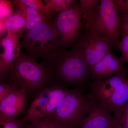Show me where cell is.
I'll use <instances>...</instances> for the list:
<instances>
[{
  "instance_id": "obj_1",
  "label": "cell",
  "mask_w": 128,
  "mask_h": 128,
  "mask_svg": "<svg viewBox=\"0 0 128 128\" xmlns=\"http://www.w3.org/2000/svg\"><path fill=\"white\" fill-rule=\"evenodd\" d=\"M42 62L51 70L52 85L83 88L90 82V69L82 56L74 48L70 50L59 48Z\"/></svg>"
},
{
  "instance_id": "obj_2",
  "label": "cell",
  "mask_w": 128,
  "mask_h": 128,
  "mask_svg": "<svg viewBox=\"0 0 128 128\" xmlns=\"http://www.w3.org/2000/svg\"><path fill=\"white\" fill-rule=\"evenodd\" d=\"M51 70L41 62L21 52L13 61L9 70V82L25 89L28 97L34 98L52 81Z\"/></svg>"
},
{
  "instance_id": "obj_3",
  "label": "cell",
  "mask_w": 128,
  "mask_h": 128,
  "mask_svg": "<svg viewBox=\"0 0 128 128\" xmlns=\"http://www.w3.org/2000/svg\"><path fill=\"white\" fill-rule=\"evenodd\" d=\"M58 41V33L52 19L24 32L20 43L28 57L35 60L38 58L43 60L60 48Z\"/></svg>"
},
{
  "instance_id": "obj_4",
  "label": "cell",
  "mask_w": 128,
  "mask_h": 128,
  "mask_svg": "<svg viewBox=\"0 0 128 128\" xmlns=\"http://www.w3.org/2000/svg\"><path fill=\"white\" fill-rule=\"evenodd\" d=\"M91 108L90 101L85 95L82 88L70 90L49 117L64 128H78L82 118Z\"/></svg>"
},
{
  "instance_id": "obj_5",
  "label": "cell",
  "mask_w": 128,
  "mask_h": 128,
  "mask_svg": "<svg viewBox=\"0 0 128 128\" xmlns=\"http://www.w3.org/2000/svg\"><path fill=\"white\" fill-rule=\"evenodd\" d=\"M118 12L114 1L100 0L96 16L88 28L109 39L114 48H118L122 21Z\"/></svg>"
},
{
  "instance_id": "obj_6",
  "label": "cell",
  "mask_w": 128,
  "mask_h": 128,
  "mask_svg": "<svg viewBox=\"0 0 128 128\" xmlns=\"http://www.w3.org/2000/svg\"><path fill=\"white\" fill-rule=\"evenodd\" d=\"M82 18L78 1L65 10L57 13L54 22L58 33L60 48H66L77 41L84 25Z\"/></svg>"
},
{
  "instance_id": "obj_7",
  "label": "cell",
  "mask_w": 128,
  "mask_h": 128,
  "mask_svg": "<svg viewBox=\"0 0 128 128\" xmlns=\"http://www.w3.org/2000/svg\"><path fill=\"white\" fill-rule=\"evenodd\" d=\"M73 46L82 56L90 70L114 48L109 39L90 28H85L84 33L80 36Z\"/></svg>"
},
{
  "instance_id": "obj_8",
  "label": "cell",
  "mask_w": 128,
  "mask_h": 128,
  "mask_svg": "<svg viewBox=\"0 0 128 128\" xmlns=\"http://www.w3.org/2000/svg\"><path fill=\"white\" fill-rule=\"evenodd\" d=\"M128 70L120 72L106 78L113 92L107 106L114 112V118L118 119L125 105L128 102Z\"/></svg>"
},
{
  "instance_id": "obj_9",
  "label": "cell",
  "mask_w": 128,
  "mask_h": 128,
  "mask_svg": "<svg viewBox=\"0 0 128 128\" xmlns=\"http://www.w3.org/2000/svg\"><path fill=\"white\" fill-rule=\"evenodd\" d=\"M86 96L90 102L91 108L78 128H107L116 126V121L111 115L106 104L99 101L90 92Z\"/></svg>"
},
{
  "instance_id": "obj_10",
  "label": "cell",
  "mask_w": 128,
  "mask_h": 128,
  "mask_svg": "<svg viewBox=\"0 0 128 128\" xmlns=\"http://www.w3.org/2000/svg\"><path fill=\"white\" fill-rule=\"evenodd\" d=\"M23 33L7 32L1 41L0 46L3 50L0 54V83L9 82V70L14 60L21 52L20 41Z\"/></svg>"
},
{
  "instance_id": "obj_11",
  "label": "cell",
  "mask_w": 128,
  "mask_h": 128,
  "mask_svg": "<svg viewBox=\"0 0 128 128\" xmlns=\"http://www.w3.org/2000/svg\"><path fill=\"white\" fill-rule=\"evenodd\" d=\"M28 98L25 89L22 88L0 101V125L11 120L18 119L26 109Z\"/></svg>"
},
{
  "instance_id": "obj_12",
  "label": "cell",
  "mask_w": 128,
  "mask_h": 128,
  "mask_svg": "<svg viewBox=\"0 0 128 128\" xmlns=\"http://www.w3.org/2000/svg\"><path fill=\"white\" fill-rule=\"evenodd\" d=\"M125 63L121 57H118L110 52L105 54L90 70L91 79L104 80L120 72L126 70L124 67Z\"/></svg>"
},
{
  "instance_id": "obj_13",
  "label": "cell",
  "mask_w": 128,
  "mask_h": 128,
  "mask_svg": "<svg viewBox=\"0 0 128 128\" xmlns=\"http://www.w3.org/2000/svg\"><path fill=\"white\" fill-rule=\"evenodd\" d=\"M50 89V86L45 87L34 97L22 118L25 122L44 118V114L48 100Z\"/></svg>"
},
{
  "instance_id": "obj_14",
  "label": "cell",
  "mask_w": 128,
  "mask_h": 128,
  "mask_svg": "<svg viewBox=\"0 0 128 128\" xmlns=\"http://www.w3.org/2000/svg\"><path fill=\"white\" fill-rule=\"evenodd\" d=\"M12 3L15 10L20 12L25 17L26 26L24 32L32 30L46 21L51 20L38 11L24 4L21 2L20 0H13Z\"/></svg>"
},
{
  "instance_id": "obj_15",
  "label": "cell",
  "mask_w": 128,
  "mask_h": 128,
  "mask_svg": "<svg viewBox=\"0 0 128 128\" xmlns=\"http://www.w3.org/2000/svg\"><path fill=\"white\" fill-rule=\"evenodd\" d=\"M49 96L48 100L44 112V118L52 114L64 98L69 94L70 90L59 85H52Z\"/></svg>"
},
{
  "instance_id": "obj_16",
  "label": "cell",
  "mask_w": 128,
  "mask_h": 128,
  "mask_svg": "<svg viewBox=\"0 0 128 128\" xmlns=\"http://www.w3.org/2000/svg\"><path fill=\"white\" fill-rule=\"evenodd\" d=\"M0 26L6 29L7 33H23L26 26V20L23 14L15 10L9 16L0 19Z\"/></svg>"
},
{
  "instance_id": "obj_17",
  "label": "cell",
  "mask_w": 128,
  "mask_h": 128,
  "mask_svg": "<svg viewBox=\"0 0 128 128\" xmlns=\"http://www.w3.org/2000/svg\"><path fill=\"white\" fill-rule=\"evenodd\" d=\"M90 92L94 97L107 105L112 96L113 90L108 84L106 79L94 80L88 85Z\"/></svg>"
},
{
  "instance_id": "obj_18",
  "label": "cell",
  "mask_w": 128,
  "mask_h": 128,
  "mask_svg": "<svg viewBox=\"0 0 128 128\" xmlns=\"http://www.w3.org/2000/svg\"><path fill=\"white\" fill-rule=\"evenodd\" d=\"M100 2V0H99L79 1L85 28H89L94 20Z\"/></svg>"
},
{
  "instance_id": "obj_19",
  "label": "cell",
  "mask_w": 128,
  "mask_h": 128,
  "mask_svg": "<svg viewBox=\"0 0 128 128\" xmlns=\"http://www.w3.org/2000/svg\"><path fill=\"white\" fill-rule=\"evenodd\" d=\"M47 6L53 12L58 13L68 9L77 0H44Z\"/></svg>"
},
{
  "instance_id": "obj_20",
  "label": "cell",
  "mask_w": 128,
  "mask_h": 128,
  "mask_svg": "<svg viewBox=\"0 0 128 128\" xmlns=\"http://www.w3.org/2000/svg\"><path fill=\"white\" fill-rule=\"evenodd\" d=\"M21 2L28 7L38 11L49 19H52V12L44 0H20Z\"/></svg>"
},
{
  "instance_id": "obj_21",
  "label": "cell",
  "mask_w": 128,
  "mask_h": 128,
  "mask_svg": "<svg viewBox=\"0 0 128 128\" xmlns=\"http://www.w3.org/2000/svg\"><path fill=\"white\" fill-rule=\"evenodd\" d=\"M34 128H64L60 126L52 118L45 117L30 122Z\"/></svg>"
},
{
  "instance_id": "obj_22",
  "label": "cell",
  "mask_w": 128,
  "mask_h": 128,
  "mask_svg": "<svg viewBox=\"0 0 128 128\" xmlns=\"http://www.w3.org/2000/svg\"><path fill=\"white\" fill-rule=\"evenodd\" d=\"M22 88L14 82H3L0 84V101L10 94L20 90Z\"/></svg>"
},
{
  "instance_id": "obj_23",
  "label": "cell",
  "mask_w": 128,
  "mask_h": 128,
  "mask_svg": "<svg viewBox=\"0 0 128 128\" xmlns=\"http://www.w3.org/2000/svg\"><path fill=\"white\" fill-rule=\"evenodd\" d=\"M122 38L120 40L118 48L121 51L122 57L128 65V34L121 33Z\"/></svg>"
},
{
  "instance_id": "obj_24",
  "label": "cell",
  "mask_w": 128,
  "mask_h": 128,
  "mask_svg": "<svg viewBox=\"0 0 128 128\" xmlns=\"http://www.w3.org/2000/svg\"><path fill=\"white\" fill-rule=\"evenodd\" d=\"M0 19H4L10 16L13 12V3L10 1L5 0H0Z\"/></svg>"
},
{
  "instance_id": "obj_25",
  "label": "cell",
  "mask_w": 128,
  "mask_h": 128,
  "mask_svg": "<svg viewBox=\"0 0 128 128\" xmlns=\"http://www.w3.org/2000/svg\"><path fill=\"white\" fill-rule=\"evenodd\" d=\"M115 120L116 124L114 128H128V102L124 107L119 118Z\"/></svg>"
},
{
  "instance_id": "obj_26",
  "label": "cell",
  "mask_w": 128,
  "mask_h": 128,
  "mask_svg": "<svg viewBox=\"0 0 128 128\" xmlns=\"http://www.w3.org/2000/svg\"><path fill=\"white\" fill-rule=\"evenodd\" d=\"M26 123L22 118H18L8 121L0 126H3L2 128H23Z\"/></svg>"
},
{
  "instance_id": "obj_27",
  "label": "cell",
  "mask_w": 128,
  "mask_h": 128,
  "mask_svg": "<svg viewBox=\"0 0 128 128\" xmlns=\"http://www.w3.org/2000/svg\"><path fill=\"white\" fill-rule=\"evenodd\" d=\"M114 1L115 8L118 12L128 9V0H115Z\"/></svg>"
},
{
  "instance_id": "obj_28",
  "label": "cell",
  "mask_w": 128,
  "mask_h": 128,
  "mask_svg": "<svg viewBox=\"0 0 128 128\" xmlns=\"http://www.w3.org/2000/svg\"><path fill=\"white\" fill-rule=\"evenodd\" d=\"M118 14L122 22H128V9L121 11Z\"/></svg>"
},
{
  "instance_id": "obj_29",
  "label": "cell",
  "mask_w": 128,
  "mask_h": 128,
  "mask_svg": "<svg viewBox=\"0 0 128 128\" xmlns=\"http://www.w3.org/2000/svg\"><path fill=\"white\" fill-rule=\"evenodd\" d=\"M121 33H124L128 34V22H122Z\"/></svg>"
},
{
  "instance_id": "obj_30",
  "label": "cell",
  "mask_w": 128,
  "mask_h": 128,
  "mask_svg": "<svg viewBox=\"0 0 128 128\" xmlns=\"http://www.w3.org/2000/svg\"><path fill=\"white\" fill-rule=\"evenodd\" d=\"M23 128H34L32 127V125H31V124H28V125H27V124H25V126Z\"/></svg>"
},
{
  "instance_id": "obj_31",
  "label": "cell",
  "mask_w": 128,
  "mask_h": 128,
  "mask_svg": "<svg viewBox=\"0 0 128 128\" xmlns=\"http://www.w3.org/2000/svg\"><path fill=\"white\" fill-rule=\"evenodd\" d=\"M107 128H114V126H110V127H108Z\"/></svg>"
}]
</instances>
